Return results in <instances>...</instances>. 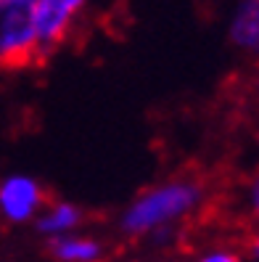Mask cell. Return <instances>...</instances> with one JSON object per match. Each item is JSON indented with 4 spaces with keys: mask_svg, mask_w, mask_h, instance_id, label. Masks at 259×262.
I'll return each mask as SVG.
<instances>
[{
    "mask_svg": "<svg viewBox=\"0 0 259 262\" xmlns=\"http://www.w3.org/2000/svg\"><path fill=\"white\" fill-rule=\"evenodd\" d=\"M230 37L238 48L256 51L259 45V0H241L230 24Z\"/></svg>",
    "mask_w": 259,
    "mask_h": 262,
    "instance_id": "5",
    "label": "cell"
},
{
    "mask_svg": "<svg viewBox=\"0 0 259 262\" xmlns=\"http://www.w3.org/2000/svg\"><path fill=\"white\" fill-rule=\"evenodd\" d=\"M87 0H32V21L40 58L56 51L72 32Z\"/></svg>",
    "mask_w": 259,
    "mask_h": 262,
    "instance_id": "3",
    "label": "cell"
},
{
    "mask_svg": "<svg viewBox=\"0 0 259 262\" xmlns=\"http://www.w3.org/2000/svg\"><path fill=\"white\" fill-rule=\"evenodd\" d=\"M201 262H238V257H236V254H230V252H215V254L204 257Z\"/></svg>",
    "mask_w": 259,
    "mask_h": 262,
    "instance_id": "8",
    "label": "cell"
},
{
    "mask_svg": "<svg viewBox=\"0 0 259 262\" xmlns=\"http://www.w3.org/2000/svg\"><path fill=\"white\" fill-rule=\"evenodd\" d=\"M196 202H199V186L193 183H170V186L154 188L140 196L125 214V228L130 233H146L191 209Z\"/></svg>",
    "mask_w": 259,
    "mask_h": 262,
    "instance_id": "2",
    "label": "cell"
},
{
    "mask_svg": "<svg viewBox=\"0 0 259 262\" xmlns=\"http://www.w3.org/2000/svg\"><path fill=\"white\" fill-rule=\"evenodd\" d=\"M40 48L32 21V0H0V69L37 64Z\"/></svg>",
    "mask_w": 259,
    "mask_h": 262,
    "instance_id": "1",
    "label": "cell"
},
{
    "mask_svg": "<svg viewBox=\"0 0 259 262\" xmlns=\"http://www.w3.org/2000/svg\"><path fill=\"white\" fill-rule=\"evenodd\" d=\"M51 257L61 259V262H93L98 259L101 249L96 241H87V238H56L48 246Z\"/></svg>",
    "mask_w": 259,
    "mask_h": 262,
    "instance_id": "6",
    "label": "cell"
},
{
    "mask_svg": "<svg viewBox=\"0 0 259 262\" xmlns=\"http://www.w3.org/2000/svg\"><path fill=\"white\" fill-rule=\"evenodd\" d=\"M45 202V191L29 178H11L0 186V209L8 220H27Z\"/></svg>",
    "mask_w": 259,
    "mask_h": 262,
    "instance_id": "4",
    "label": "cell"
},
{
    "mask_svg": "<svg viewBox=\"0 0 259 262\" xmlns=\"http://www.w3.org/2000/svg\"><path fill=\"white\" fill-rule=\"evenodd\" d=\"M80 220V209L72 204H56L45 217L40 220V228L48 230V233H56V230H66L72 225H77Z\"/></svg>",
    "mask_w": 259,
    "mask_h": 262,
    "instance_id": "7",
    "label": "cell"
}]
</instances>
